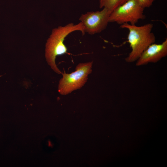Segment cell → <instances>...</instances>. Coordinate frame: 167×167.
<instances>
[{
	"instance_id": "obj_1",
	"label": "cell",
	"mask_w": 167,
	"mask_h": 167,
	"mask_svg": "<svg viewBox=\"0 0 167 167\" xmlns=\"http://www.w3.org/2000/svg\"><path fill=\"white\" fill-rule=\"evenodd\" d=\"M77 31H80L84 35V26L80 22L77 24L71 23L65 26H60L53 29L51 35L45 45V57L48 64L51 69L58 74H62L55 63L58 56L67 53V48L64 41L65 38L71 33Z\"/></svg>"
},
{
	"instance_id": "obj_2",
	"label": "cell",
	"mask_w": 167,
	"mask_h": 167,
	"mask_svg": "<svg viewBox=\"0 0 167 167\" xmlns=\"http://www.w3.org/2000/svg\"><path fill=\"white\" fill-rule=\"evenodd\" d=\"M120 27L129 31L127 40L131 51L125 59L126 62L136 61L142 53L155 42L156 37L152 32L153 27L152 23L137 26L126 23L121 25Z\"/></svg>"
},
{
	"instance_id": "obj_3",
	"label": "cell",
	"mask_w": 167,
	"mask_h": 167,
	"mask_svg": "<svg viewBox=\"0 0 167 167\" xmlns=\"http://www.w3.org/2000/svg\"><path fill=\"white\" fill-rule=\"evenodd\" d=\"M92 64L93 62L79 63L76 66L75 71L70 74L66 73L64 71L59 82V93L66 95L84 86L92 72Z\"/></svg>"
},
{
	"instance_id": "obj_4",
	"label": "cell",
	"mask_w": 167,
	"mask_h": 167,
	"mask_svg": "<svg viewBox=\"0 0 167 167\" xmlns=\"http://www.w3.org/2000/svg\"><path fill=\"white\" fill-rule=\"evenodd\" d=\"M144 9L137 0H127L111 12L109 22L121 25L126 23L135 24L139 20L145 18Z\"/></svg>"
},
{
	"instance_id": "obj_5",
	"label": "cell",
	"mask_w": 167,
	"mask_h": 167,
	"mask_svg": "<svg viewBox=\"0 0 167 167\" xmlns=\"http://www.w3.org/2000/svg\"><path fill=\"white\" fill-rule=\"evenodd\" d=\"M111 12L105 8L100 11H89L82 14L79 20L85 33L90 35L99 33L105 29L109 22Z\"/></svg>"
},
{
	"instance_id": "obj_6",
	"label": "cell",
	"mask_w": 167,
	"mask_h": 167,
	"mask_svg": "<svg viewBox=\"0 0 167 167\" xmlns=\"http://www.w3.org/2000/svg\"><path fill=\"white\" fill-rule=\"evenodd\" d=\"M167 55V38L162 43H153L150 45L141 54L136 61L137 66L156 63Z\"/></svg>"
},
{
	"instance_id": "obj_7",
	"label": "cell",
	"mask_w": 167,
	"mask_h": 167,
	"mask_svg": "<svg viewBox=\"0 0 167 167\" xmlns=\"http://www.w3.org/2000/svg\"><path fill=\"white\" fill-rule=\"evenodd\" d=\"M127 0H99L100 8H105L111 12Z\"/></svg>"
},
{
	"instance_id": "obj_8",
	"label": "cell",
	"mask_w": 167,
	"mask_h": 167,
	"mask_svg": "<svg viewBox=\"0 0 167 167\" xmlns=\"http://www.w3.org/2000/svg\"><path fill=\"white\" fill-rule=\"evenodd\" d=\"M155 0H137L140 5L144 9L151 6Z\"/></svg>"
}]
</instances>
